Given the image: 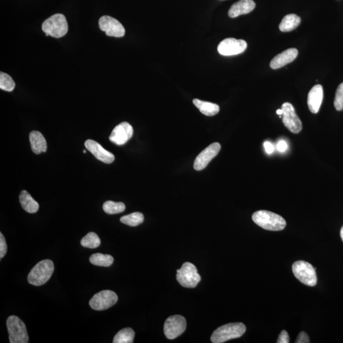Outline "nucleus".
<instances>
[{
    "label": "nucleus",
    "instance_id": "1",
    "mask_svg": "<svg viewBox=\"0 0 343 343\" xmlns=\"http://www.w3.org/2000/svg\"><path fill=\"white\" fill-rule=\"evenodd\" d=\"M253 221L269 231H281L286 226L285 220L278 214L268 211H259L252 215Z\"/></svg>",
    "mask_w": 343,
    "mask_h": 343
},
{
    "label": "nucleus",
    "instance_id": "2",
    "mask_svg": "<svg viewBox=\"0 0 343 343\" xmlns=\"http://www.w3.org/2000/svg\"><path fill=\"white\" fill-rule=\"evenodd\" d=\"M54 271V265L52 261H41L31 270L27 276L28 282L35 286H41L50 280Z\"/></svg>",
    "mask_w": 343,
    "mask_h": 343
},
{
    "label": "nucleus",
    "instance_id": "3",
    "mask_svg": "<svg viewBox=\"0 0 343 343\" xmlns=\"http://www.w3.org/2000/svg\"><path fill=\"white\" fill-rule=\"evenodd\" d=\"M246 331V327L240 322L224 325L219 327L212 334L211 339L213 343H222L229 340L239 338Z\"/></svg>",
    "mask_w": 343,
    "mask_h": 343
},
{
    "label": "nucleus",
    "instance_id": "4",
    "mask_svg": "<svg viewBox=\"0 0 343 343\" xmlns=\"http://www.w3.org/2000/svg\"><path fill=\"white\" fill-rule=\"evenodd\" d=\"M42 30L47 37L51 36L56 38L63 37L68 33L67 20L63 14L53 15L43 22Z\"/></svg>",
    "mask_w": 343,
    "mask_h": 343
},
{
    "label": "nucleus",
    "instance_id": "5",
    "mask_svg": "<svg viewBox=\"0 0 343 343\" xmlns=\"http://www.w3.org/2000/svg\"><path fill=\"white\" fill-rule=\"evenodd\" d=\"M7 327L10 343L29 342V336L25 325L19 317L12 316L7 319Z\"/></svg>",
    "mask_w": 343,
    "mask_h": 343
},
{
    "label": "nucleus",
    "instance_id": "6",
    "mask_svg": "<svg viewBox=\"0 0 343 343\" xmlns=\"http://www.w3.org/2000/svg\"><path fill=\"white\" fill-rule=\"evenodd\" d=\"M294 276L304 285L313 287L316 285L317 278L316 269L310 263L304 261H298L293 265Z\"/></svg>",
    "mask_w": 343,
    "mask_h": 343
},
{
    "label": "nucleus",
    "instance_id": "7",
    "mask_svg": "<svg viewBox=\"0 0 343 343\" xmlns=\"http://www.w3.org/2000/svg\"><path fill=\"white\" fill-rule=\"evenodd\" d=\"M177 280L180 285L186 288H194L201 280L196 266L191 263L183 264L181 268L177 271Z\"/></svg>",
    "mask_w": 343,
    "mask_h": 343
},
{
    "label": "nucleus",
    "instance_id": "8",
    "mask_svg": "<svg viewBox=\"0 0 343 343\" xmlns=\"http://www.w3.org/2000/svg\"><path fill=\"white\" fill-rule=\"evenodd\" d=\"M118 301V296L115 292L104 290L95 294L89 301V305L94 310L102 311L111 308Z\"/></svg>",
    "mask_w": 343,
    "mask_h": 343
},
{
    "label": "nucleus",
    "instance_id": "9",
    "mask_svg": "<svg viewBox=\"0 0 343 343\" xmlns=\"http://www.w3.org/2000/svg\"><path fill=\"white\" fill-rule=\"evenodd\" d=\"M282 109V118L284 125L289 131L294 134H298L303 128L302 122L297 115L295 109L289 102H285L281 106Z\"/></svg>",
    "mask_w": 343,
    "mask_h": 343
},
{
    "label": "nucleus",
    "instance_id": "10",
    "mask_svg": "<svg viewBox=\"0 0 343 343\" xmlns=\"http://www.w3.org/2000/svg\"><path fill=\"white\" fill-rule=\"evenodd\" d=\"M186 329V321L181 316L168 317L164 324V333L168 339H174L181 336Z\"/></svg>",
    "mask_w": 343,
    "mask_h": 343
},
{
    "label": "nucleus",
    "instance_id": "11",
    "mask_svg": "<svg viewBox=\"0 0 343 343\" xmlns=\"http://www.w3.org/2000/svg\"><path fill=\"white\" fill-rule=\"evenodd\" d=\"M247 47V43L245 40L228 38L219 43L217 51L222 55L232 56L244 52Z\"/></svg>",
    "mask_w": 343,
    "mask_h": 343
},
{
    "label": "nucleus",
    "instance_id": "12",
    "mask_svg": "<svg viewBox=\"0 0 343 343\" xmlns=\"http://www.w3.org/2000/svg\"><path fill=\"white\" fill-rule=\"evenodd\" d=\"M99 28L109 37L121 38L125 34V30L121 23L113 17L104 15L99 20Z\"/></svg>",
    "mask_w": 343,
    "mask_h": 343
},
{
    "label": "nucleus",
    "instance_id": "13",
    "mask_svg": "<svg viewBox=\"0 0 343 343\" xmlns=\"http://www.w3.org/2000/svg\"><path fill=\"white\" fill-rule=\"evenodd\" d=\"M221 150V145L214 142L199 153L194 162V168L197 171L204 169L211 161L216 157Z\"/></svg>",
    "mask_w": 343,
    "mask_h": 343
},
{
    "label": "nucleus",
    "instance_id": "14",
    "mask_svg": "<svg viewBox=\"0 0 343 343\" xmlns=\"http://www.w3.org/2000/svg\"><path fill=\"white\" fill-rule=\"evenodd\" d=\"M134 130L128 122H122L112 130L109 137L110 141L118 146H122L131 139Z\"/></svg>",
    "mask_w": 343,
    "mask_h": 343
},
{
    "label": "nucleus",
    "instance_id": "15",
    "mask_svg": "<svg viewBox=\"0 0 343 343\" xmlns=\"http://www.w3.org/2000/svg\"><path fill=\"white\" fill-rule=\"evenodd\" d=\"M87 149L101 162L110 164L115 160V155L102 148L99 143L94 140L88 139L85 142Z\"/></svg>",
    "mask_w": 343,
    "mask_h": 343
},
{
    "label": "nucleus",
    "instance_id": "16",
    "mask_svg": "<svg viewBox=\"0 0 343 343\" xmlns=\"http://www.w3.org/2000/svg\"><path fill=\"white\" fill-rule=\"evenodd\" d=\"M298 55V50L296 48H289V49L276 55L271 60L270 67L273 70L282 68L295 60Z\"/></svg>",
    "mask_w": 343,
    "mask_h": 343
},
{
    "label": "nucleus",
    "instance_id": "17",
    "mask_svg": "<svg viewBox=\"0 0 343 343\" xmlns=\"http://www.w3.org/2000/svg\"><path fill=\"white\" fill-rule=\"evenodd\" d=\"M323 98V87L321 85H315L308 96V108L312 113L316 114L319 111Z\"/></svg>",
    "mask_w": 343,
    "mask_h": 343
},
{
    "label": "nucleus",
    "instance_id": "18",
    "mask_svg": "<svg viewBox=\"0 0 343 343\" xmlns=\"http://www.w3.org/2000/svg\"><path fill=\"white\" fill-rule=\"evenodd\" d=\"M255 7V4L253 0H240L230 8L228 11L229 17L235 18L241 15L249 14Z\"/></svg>",
    "mask_w": 343,
    "mask_h": 343
},
{
    "label": "nucleus",
    "instance_id": "19",
    "mask_svg": "<svg viewBox=\"0 0 343 343\" xmlns=\"http://www.w3.org/2000/svg\"><path fill=\"white\" fill-rule=\"evenodd\" d=\"M30 140L33 152L35 154L40 155V153L47 152V141L42 133L36 130L31 132Z\"/></svg>",
    "mask_w": 343,
    "mask_h": 343
},
{
    "label": "nucleus",
    "instance_id": "20",
    "mask_svg": "<svg viewBox=\"0 0 343 343\" xmlns=\"http://www.w3.org/2000/svg\"><path fill=\"white\" fill-rule=\"evenodd\" d=\"M19 201L22 209L30 214H34L39 210V204L27 191L23 190L19 195Z\"/></svg>",
    "mask_w": 343,
    "mask_h": 343
},
{
    "label": "nucleus",
    "instance_id": "21",
    "mask_svg": "<svg viewBox=\"0 0 343 343\" xmlns=\"http://www.w3.org/2000/svg\"><path fill=\"white\" fill-rule=\"evenodd\" d=\"M301 18L294 14L285 15L279 25V29L282 32H290L296 30L300 24Z\"/></svg>",
    "mask_w": 343,
    "mask_h": 343
},
{
    "label": "nucleus",
    "instance_id": "22",
    "mask_svg": "<svg viewBox=\"0 0 343 343\" xmlns=\"http://www.w3.org/2000/svg\"><path fill=\"white\" fill-rule=\"evenodd\" d=\"M193 102L199 111L206 116H214L219 112V106L216 104L201 101L198 99H193Z\"/></svg>",
    "mask_w": 343,
    "mask_h": 343
},
{
    "label": "nucleus",
    "instance_id": "23",
    "mask_svg": "<svg viewBox=\"0 0 343 343\" xmlns=\"http://www.w3.org/2000/svg\"><path fill=\"white\" fill-rule=\"evenodd\" d=\"M114 258L108 254H102L101 253H97L92 255L90 258V262L92 265L99 266L108 267L113 263Z\"/></svg>",
    "mask_w": 343,
    "mask_h": 343
},
{
    "label": "nucleus",
    "instance_id": "24",
    "mask_svg": "<svg viewBox=\"0 0 343 343\" xmlns=\"http://www.w3.org/2000/svg\"><path fill=\"white\" fill-rule=\"evenodd\" d=\"M135 332L131 328H125L115 335L113 343H132L134 342Z\"/></svg>",
    "mask_w": 343,
    "mask_h": 343
},
{
    "label": "nucleus",
    "instance_id": "25",
    "mask_svg": "<svg viewBox=\"0 0 343 343\" xmlns=\"http://www.w3.org/2000/svg\"><path fill=\"white\" fill-rule=\"evenodd\" d=\"M144 215L140 212H134L121 217L120 221L130 226H137L144 221Z\"/></svg>",
    "mask_w": 343,
    "mask_h": 343
},
{
    "label": "nucleus",
    "instance_id": "26",
    "mask_svg": "<svg viewBox=\"0 0 343 343\" xmlns=\"http://www.w3.org/2000/svg\"><path fill=\"white\" fill-rule=\"evenodd\" d=\"M102 209L107 214H116L124 212L125 206L122 202L106 201L104 202Z\"/></svg>",
    "mask_w": 343,
    "mask_h": 343
},
{
    "label": "nucleus",
    "instance_id": "27",
    "mask_svg": "<svg viewBox=\"0 0 343 343\" xmlns=\"http://www.w3.org/2000/svg\"><path fill=\"white\" fill-rule=\"evenodd\" d=\"M81 245L83 247L89 248V249H96L101 245V239L98 235L94 232L89 233L88 234L84 237L81 240Z\"/></svg>",
    "mask_w": 343,
    "mask_h": 343
},
{
    "label": "nucleus",
    "instance_id": "28",
    "mask_svg": "<svg viewBox=\"0 0 343 343\" xmlns=\"http://www.w3.org/2000/svg\"><path fill=\"white\" fill-rule=\"evenodd\" d=\"M15 87L14 81L7 73H0V89L7 92L14 91Z\"/></svg>",
    "mask_w": 343,
    "mask_h": 343
},
{
    "label": "nucleus",
    "instance_id": "29",
    "mask_svg": "<svg viewBox=\"0 0 343 343\" xmlns=\"http://www.w3.org/2000/svg\"><path fill=\"white\" fill-rule=\"evenodd\" d=\"M334 104L337 111H342L343 109V82L337 87Z\"/></svg>",
    "mask_w": 343,
    "mask_h": 343
},
{
    "label": "nucleus",
    "instance_id": "30",
    "mask_svg": "<svg viewBox=\"0 0 343 343\" xmlns=\"http://www.w3.org/2000/svg\"><path fill=\"white\" fill-rule=\"evenodd\" d=\"M7 245L6 240L3 234H0V259H2L7 254Z\"/></svg>",
    "mask_w": 343,
    "mask_h": 343
},
{
    "label": "nucleus",
    "instance_id": "31",
    "mask_svg": "<svg viewBox=\"0 0 343 343\" xmlns=\"http://www.w3.org/2000/svg\"><path fill=\"white\" fill-rule=\"evenodd\" d=\"M277 343H289L290 342V339H289V336L288 332L283 330V331L281 332V333L279 334L278 338L277 339Z\"/></svg>",
    "mask_w": 343,
    "mask_h": 343
},
{
    "label": "nucleus",
    "instance_id": "32",
    "mask_svg": "<svg viewBox=\"0 0 343 343\" xmlns=\"http://www.w3.org/2000/svg\"><path fill=\"white\" fill-rule=\"evenodd\" d=\"M296 343H309V337L308 335L305 332H301L299 334L298 337H297Z\"/></svg>",
    "mask_w": 343,
    "mask_h": 343
},
{
    "label": "nucleus",
    "instance_id": "33",
    "mask_svg": "<svg viewBox=\"0 0 343 343\" xmlns=\"http://www.w3.org/2000/svg\"><path fill=\"white\" fill-rule=\"evenodd\" d=\"M276 148H277V150L279 152H284L288 150V146L285 141H284V140H280V141L278 142Z\"/></svg>",
    "mask_w": 343,
    "mask_h": 343
},
{
    "label": "nucleus",
    "instance_id": "34",
    "mask_svg": "<svg viewBox=\"0 0 343 343\" xmlns=\"http://www.w3.org/2000/svg\"><path fill=\"white\" fill-rule=\"evenodd\" d=\"M264 147H265L266 153H268V154H271L273 152L274 147L271 142L268 141L265 142L264 143Z\"/></svg>",
    "mask_w": 343,
    "mask_h": 343
},
{
    "label": "nucleus",
    "instance_id": "35",
    "mask_svg": "<svg viewBox=\"0 0 343 343\" xmlns=\"http://www.w3.org/2000/svg\"><path fill=\"white\" fill-rule=\"evenodd\" d=\"M282 109H278L277 111H276V114L278 115L279 116H282Z\"/></svg>",
    "mask_w": 343,
    "mask_h": 343
},
{
    "label": "nucleus",
    "instance_id": "36",
    "mask_svg": "<svg viewBox=\"0 0 343 343\" xmlns=\"http://www.w3.org/2000/svg\"><path fill=\"white\" fill-rule=\"evenodd\" d=\"M340 235H341V239L343 242V226L342 227V228L341 230V232H340Z\"/></svg>",
    "mask_w": 343,
    "mask_h": 343
},
{
    "label": "nucleus",
    "instance_id": "37",
    "mask_svg": "<svg viewBox=\"0 0 343 343\" xmlns=\"http://www.w3.org/2000/svg\"><path fill=\"white\" fill-rule=\"evenodd\" d=\"M83 153H86V151H85V150H83Z\"/></svg>",
    "mask_w": 343,
    "mask_h": 343
}]
</instances>
